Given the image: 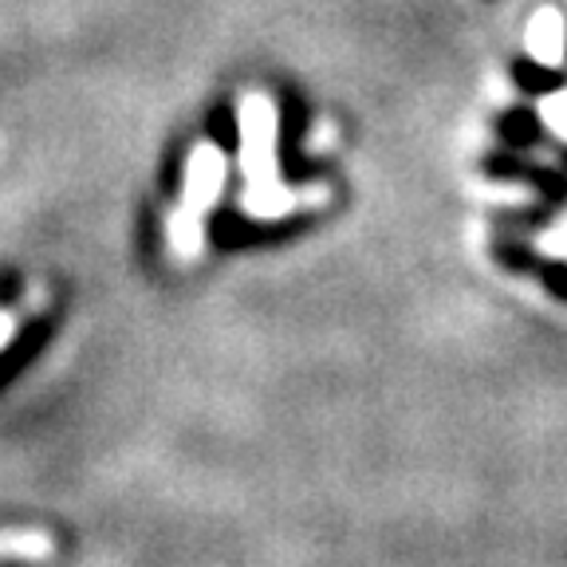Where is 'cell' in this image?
<instances>
[{
	"instance_id": "9c48e42d",
	"label": "cell",
	"mask_w": 567,
	"mask_h": 567,
	"mask_svg": "<svg viewBox=\"0 0 567 567\" xmlns=\"http://www.w3.org/2000/svg\"><path fill=\"white\" fill-rule=\"evenodd\" d=\"M564 55H567V40H564Z\"/></svg>"
},
{
	"instance_id": "8992f818",
	"label": "cell",
	"mask_w": 567,
	"mask_h": 567,
	"mask_svg": "<svg viewBox=\"0 0 567 567\" xmlns=\"http://www.w3.org/2000/svg\"><path fill=\"white\" fill-rule=\"evenodd\" d=\"M536 276H540V284L556 296V300L567 303V260H540V265H536Z\"/></svg>"
},
{
	"instance_id": "7a4b0ae2",
	"label": "cell",
	"mask_w": 567,
	"mask_h": 567,
	"mask_svg": "<svg viewBox=\"0 0 567 567\" xmlns=\"http://www.w3.org/2000/svg\"><path fill=\"white\" fill-rule=\"evenodd\" d=\"M225 174H229V162H225L221 146H213V142L194 146V154L186 162V182H182V202L169 213V225H166L169 245H174V252L182 260H194L202 252L205 213L221 197Z\"/></svg>"
},
{
	"instance_id": "52a82bcc",
	"label": "cell",
	"mask_w": 567,
	"mask_h": 567,
	"mask_svg": "<svg viewBox=\"0 0 567 567\" xmlns=\"http://www.w3.org/2000/svg\"><path fill=\"white\" fill-rule=\"evenodd\" d=\"M12 336H17V316H12V311H0V351L12 343Z\"/></svg>"
},
{
	"instance_id": "277c9868",
	"label": "cell",
	"mask_w": 567,
	"mask_h": 567,
	"mask_svg": "<svg viewBox=\"0 0 567 567\" xmlns=\"http://www.w3.org/2000/svg\"><path fill=\"white\" fill-rule=\"evenodd\" d=\"M516 83H520L524 91H536V95H556V91L564 87V75L551 71L548 63H540V60H520Z\"/></svg>"
},
{
	"instance_id": "5b68a950",
	"label": "cell",
	"mask_w": 567,
	"mask_h": 567,
	"mask_svg": "<svg viewBox=\"0 0 567 567\" xmlns=\"http://www.w3.org/2000/svg\"><path fill=\"white\" fill-rule=\"evenodd\" d=\"M540 118L532 115V111H513V115L505 118V126H501V131H505V138H513V142H520V146H528V142H536L540 138Z\"/></svg>"
},
{
	"instance_id": "3957f363",
	"label": "cell",
	"mask_w": 567,
	"mask_h": 567,
	"mask_svg": "<svg viewBox=\"0 0 567 567\" xmlns=\"http://www.w3.org/2000/svg\"><path fill=\"white\" fill-rule=\"evenodd\" d=\"M20 556V559H44L52 556V540H48L44 532H0V559Z\"/></svg>"
},
{
	"instance_id": "ba28073f",
	"label": "cell",
	"mask_w": 567,
	"mask_h": 567,
	"mask_svg": "<svg viewBox=\"0 0 567 567\" xmlns=\"http://www.w3.org/2000/svg\"><path fill=\"white\" fill-rule=\"evenodd\" d=\"M564 169H567V151H564Z\"/></svg>"
},
{
	"instance_id": "6da1fadb",
	"label": "cell",
	"mask_w": 567,
	"mask_h": 567,
	"mask_svg": "<svg viewBox=\"0 0 567 567\" xmlns=\"http://www.w3.org/2000/svg\"><path fill=\"white\" fill-rule=\"evenodd\" d=\"M240 126V174H245V194L240 209L257 221H276L296 209V189L280 182L276 169V106L265 91H245L237 103Z\"/></svg>"
}]
</instances>
